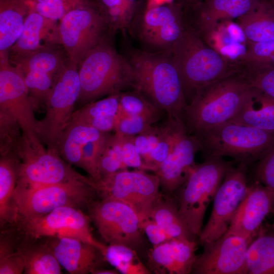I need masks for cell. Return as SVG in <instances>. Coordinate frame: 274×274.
I'll list each match as a JSON object with an SVG mask.
<instances>
[{
  "instance_id": "484cf974",
  "label": "cell",
  "mask_w": 274,
  "mask_h": 274,
  "mask_svg": "<svg viewBox=\"0 0 274 274\" xmlns=\"http://www.w3.org/2000/svg\"><path fill=\"white\" fill-rule=\"evenodd\" d=\"M18 166V160L14 154L1 155L0 220L2 225L16 221L18 217L14 201Z\"/></svg>"
},
{
  "instance_id": "b9f144b4",
  "label": "cell",
  "mask_w": 274,
  "mask_h": 274,
  "mask_svg": "<svg viewBox=\"0 0 274 274\" xmlns=\"http://www.w3.org/2000/svg\"><path fill=\"white\" fill-rule=\"evenodd\" d=\"M111 134L107 132L100 139L88 143L82 150L79 167L87 172L94 181L99 179L98 161Z\"/></svg>"
},
{
  "instance_id": "ffe728a7",
  "label": "cell",
  "mask_w": 274,
  "mask_h": 274,
  "mask_svg": "<svg viewBox=\"0 0 274 274\" xmlns=\"http://www.w3.org/2000/svg\"><path fill=\"white\" fill-rule=\"evenodd\" d=\"M261 1L204 0L194 5V26L191 27L205 41L219 22L238 19L256 8Z\"/></svg>"
},
{
  "instance_id": "d6986e66",
  "label": "cell",
  "mask_w": 274,
  "mask_h": 274,
  "mask_svg": "<svg viewBox=\"0 0 274 274\" xmlns=\"http://www.w3.org/2000/svg\"><path fill=\"white\" fill-rule=\"evenodd\" d=\"M200 150L195 135L185 130L179 136L167 157L154 172L165 191L172 193L185 183L196 164L195 154Z\"/></svg>"
},
{
  "instance_id": "ee69618b",
  "label": "cell",
  "mask_w": 274,
  "mask_h": 274,
  "mask_svg": "<svg viewBox=\"0 0 274 274\" xmlns=\"http://www.w3.org/2000/svg\"><path fill=\"white\" fill-rule=\"evenodd\" d=\"M151 125L145 119L130 115L119 107L115 117L114 131L123 135L135 136Z\"/></svg>"
},
{
  "instance_id": "f6af8a7d",
  "label": "cell",
  "mask_w": 274,
  "mask_h": 274,
  "mask_svg": "<svg viewBox=\"0 0 274 274\" xmlns=\"http://www.w3.org/2000/svg\"><path fill=\"white\" fill-rule=\"evenodd\" d=\"M256 178L274 195V148L258 161Z\"/></svg>"
},
{
  "instance_id": "ba28073f",
  "label": "cell",
  "mask_w": 274,
  "mask_h": 274,
  "mask_svg": "<svg viewBox=\"0 0 274 274\" xmlns=\"http://www.w3.org/2000/svg\"><path fill=\"white\" fill-rule=\"evenodd\" d=\"M58 29L68 63L77 67L91 50L111 40L114 31L94 1L67 13Z\"/></svg>"
},
{
  "instance_id": "9a60e30c",
  "label": "cell",
  "mask_w": 274,
  "mask_h": 274,
  "mask_svg": "<svg viewBox=\"0 0 274 274\" xmlns=\"http://www.w3.org/2000/svg\"><path fill=\"white\" fill-rule=\"evenodd\" d=\"M0 114L16 121L22 135L38 141L35 109L23 77L10 63L9 53L0 54Z\"/></svg>"
},
{
  "instance_id": "603a6c76",
  "label": "cell",
  "mask_w": 274,
  "mask_h": 274,
  "mask_svg": "<svg viewBox=\"0 0 274 274\" xmlns=\"http://www.w3.org/2000/svg\"><path fill=\"white\" fill-rule=\"evenodd\" d=\"M274 133V98L253 87L229 121Z\"/></svg>"
},
{
  "instance_id": "836d02e7",
  "label": "cell",
  "mask_w": 274,
  "mask_h": 274,
  "mask_svg": "<svg viewBox=\"0 0 274 274\" xmlns=\"http://www.w3.org/2000/svg\"><path fill=\"white\" fill-rule=\"evenodd\" d=\"M105 260L123 274H149L133 248L123 245H108L102 253Z\"/></svg>"
},
{
  "instance_id": "4dcf8cb0",
  "label": "cell",
  "mask_w": 274,
  "mask_h": 274,
  "mask_svg": "<svg viewBox=\"0 0 274 274\" xmlns=\"http://www.w3.org/2000/svg\"><path fill=\"white\" fill-rule=\"evenodd\" d=\"M119 98L120 93L91 101L75 111L73 116L98 129L108 118L115 117L119 107Z\"/></svg>"
},
{
  "instance_id": "5b68a950",
  "label": "cell",
  "mask_w": 274,
  "mask_h": 274,
  "mask_svg": "<svg viewBox=\"0 0 274 274\" xmlns=\"http://www.w3.org/2000/svg\"><path fill=\"white\" fill-rule=\"evenodd\" d=\"M195 136L204 158L229 156L247 166L274 148V133L230 121Z\"/></svg>"
},
{
  "instance_id": "7dc6e473",
  "label": "cell",
  "mask_w": 274,
  "mask_h": 274,
  "mask_svg": "<svg viewBox=\"0 0 274 274\" xmlns=\"http://www.w3.org/2000/svg\"><path fill=\"white\" fill-rule=\"evenodd\" d=\"M141 227L153 246H156L172 239L165 230L150 218L141 222Z\"/></svg>"
},
{
  "instance_id": "1f68e13d",
  "label": "cell",
  "mask_w": 274,
  "mask_h": 274,
  "mask_svg": "<svg viewBox=\"0 0 274 274\" xmlns=\"http://www.w3.org/2000/svg\"><path fill=\"white\" fill-rule=\"evenodd\" d=\"M19 249L25 262L24 273H61V266L46 244L29 246Z\"/></svg>"
},
{
  "instance_id": "44dd1931",
  "label": "cell",
  "mask_w": 274,
  "mask_h": 274,
  "mask_svg": "<svg viewBox=\"0 0 274 274\" xmlns=\"http://www.w3.org/2000/svg\"><path fill=\"white\" fill-rule=\"evenodd\" d=\"M46 244L60 265L71 274H87L99 268L101 252L94 246L68 237H50Z\"/></svg>"
},
{
  "instance_id": "f1b7e54d",
  "label": "cell",
  "mask_w": 274,
  "mask_h": 274,
  "mask_svg": "<svg viewBox=\"0 0 274 274\" xmlns=\"http://www.w3.org/2000/svg\"><path fill=\"white\" fill-rule=\"evenodd\" d=\"M149 218L161 226L171 238L193 239V236L184 222L178 204L161 195L153 207Z\"/></svg>"
},
{
  "instance_id": "74e56055",
  "label": "cell",
  "mask_w": 274,
  "mask_h": 274,
  "mask_svg": "<svg viewBox=\"0 0 274 274\" xmlns=\"http://www.w3.org/2000/svg\"><path fill=\"white\" fill-rule=\"evenodd\" d=\"M148 265L150 271L157 274H175L176 254L171 239L153 246L148 252Z\"/></svg>"
},
{
  "instance_id": "f5cc1de1",
  "label": "cell",
  "mask_w": 274,
  "mask_h": 274,
  "mask_svg": "<svg viewBox=\"0 0 274 274\" xmlns=\"http://www.w3.org/2000/svg\"><path fill=\"white\" fill-rule=\"evenodd\" d=\"M92 1H94V0H92Z\"/></svg>"
},
{
  "instance_id": "e0dca14e",
  "label": "cell",
  "mask_w": 274,
  "mask_h": 274,
  "mask_svg": "<svg viewBox=\"0 0 274 274\" xmlns=\"http://www.w3.org/2000/svg\"><path fill=\"white\" fill-rule=\"evenodd\" d=\"M254 238L225 233L211 244L204 246L191 273L195 274H246V255Z\"/></svg>"
},
{
  "instance_id": "d590c367",
  "label": "cell",
  "mask_w": 274,
  "mask_h": 274,
  "mask_svg": "<svg viewBox=\"0 0 274 274\" xmlns=\"http://www.w3.org/2000/svg\"><path fill=\"white\" fill-rule=\"evenodd\" d=\"M20 73L35 110H39L42 108L45 109L56 77L46 72L33 70Z\"/></svg>"
},
{
  "instance_id": "c3c4849f",
  "label": "cell",
  "mask_w": 274,
  "mask_h": 274,
  "mask_svg": "<svg viewBox=\"0 0 274 274\" xmlns=\"http://www.w3.org/2000/svg\"><path fill=\"white\" fill-rule=\"evenodd\" d=\"M117 269H105L97 268L94 270L91 273L92 274H118L119 272Z\"/></svg>"
},
{
  "instance_id": "4fadbf2b",
  "label": "cell",
  "mask_w": 274,
  "mask_h": 274,
  "mask_svg": "<svg viewBox=\"0 0 274 274\" xmlns=\"http://www.w3.org/2000/svg\"><path fill=\"white\" fill-rule=\"evenodd\" d=\"M89 217L108 245L135 248L142 242V221L128 204L120 200L101 199L88 206Z\"/></svg>"
},
{
  "instance_id": "ab89813d",
  "label": "cell",
  "mask_w": 274,
  "mask_h": 274,
  "mask_svg": "<svg viewBox=\"0 0 274 274\" xmlns=\"http://www.w3.org/2000/svg\"><path fill=\"white\" fill-rule=\"evenodd\" d=\"M239 74L251 87L274 98V66L241 64Z\"/></svg>"
},
{
  "instance_id": "6da1fadb",
  "label": "cell",
  "mask_w": 274,
  "mask_h": 274,
  "mask_svg": "<svg viewBox=\"0 0 274 274\" xmlns=\"http://www.w3.org/2000/svg\"><path fill=\"white\" fill-rule=\"evenodd\" d=\"M127 59L132 71L131 88L164 111L167 116L183 123L187 102L170 54L135 51Z\"/></svg>"
},
{
  "instance_id": "f907efd6",
  "label": "cell",
  "mask_w": 274,
  "mask_h": 274,
  "mask_svg": "<svg viewBox=\"0 0 274 274\" xmlns=\"http://www.w3.org/2000/svg\"><path fill=\"white\" fill-rule=\"evenodd\" d=\"M270 3L274 9V0H270Z\"/></svg>"
},
{
  "instance_id": "8fae6325",
  "label": "cell",
  "mask_w": 274,
  "mask_h": 274,
  "mask_svg": "<svg viewBox=\"0 0 274 274\" xmlns=\"http://www.w3.org/2000/svg\"><path fill=\"white\" fill-rule=\"evenodd\" d=\"M160 182L154 174L143 170L120 169L94 180V187L101 199L121 201L130 206L141 221L148 219L161 196Z\"/></svg>"
},
{
  "instance_id": "5bb4252c",
  "label": "cell",
  "mask_w": 274,
  "mask_h": 274,
  "mask_svg": "<svg viewBox=\"0 0 274 274\" xmlns=\"http://www.w3.org/2000/svg\"><path fill=\"white\" fill-rule=\"evenodd\" d=\"M247 167L238 164L227 171L213 199L209 220L198 235L203 246L214 242L228 229L249 185Z\"/></svg>"
},
{
  "instance_id": "f35d334b",
  "label": "cell",
  "mask_w": 274,
  "mask_h": 274,
  "mask_svg": "<svg viewBox=\"0 0 274 274\" xmlns=\"http://www.w3.org/2000/svg\"><path fill=\"white\" fill-rule=\"evenodd\" d=\"M31 10L44 17L59 21L71 10L85 5L92 0H28Z\"/></svg>"
},
{
  "instance_id": "9c48e42d",
  "label": "cell",
  "mask_w": 274,
  "mask_h": 274,
  "mask_svg": "<svg viewBox=\"0 0 274 274\" xmlns=\"http://www.w3.org/2000/svg\"><path fill=\"white\" fill-rule=\"evenodd\" d=\"M187 26L181 5L169 2L140 7L128 28L144 51L170 54Z\"/></svg>"
},
{
  "instance_id": "52a82bcc",
  "label": "cell",
  "mask_w": 274,
  "mask_h": 274,
  "mask_svg": "<svg viewBox=\"0 0 274 274\" xmlns=\"http://www.w3.org/2000/svg\"><path fill=\"white\" fill-rule=\"evenodd\" d=\"M19 161L16 187L85 182L94 185L93 180L76 171L55 151L46 149L41 141L32 142L22 135L14 149Z\"/></svg>"
},
{
  "instance_id": "277c9868",
  "label": "cell",
  "mask_w": 274,
  "mask_h": 274,
  "mask_svg": "<svg viewBox=\"0 0 274 274\" xmlns=\"http://www.w3.org/2000/svg\"><path fill=\"white\" fill-rule=\"evenodd\" d=\"M78 72L81 92L77 102L83 106L131 88V65L111 40L91 50L80 63Z\"/></svg>"
},
{
  "instance_id": "7c38bea8",
  "label": "cell",
  "mask_w": 274,
  "mask_h": 274,
  "mask_svg": "<svg viewBox=\"0 0 274 274\" xmlns=\"http://www.w3.org/2000/svg\"><path fill=\"white\" fill-rule=\"evenodd\" d=\"M97 195L93 184L85 182L16 187L14 201L18 216L28 219L46 215L64 206L88 207Z\"/></svg>"
},
{
  "instance_id": "4316f807",
  "label": "cell",
  "mask_w": 274,
  "mask_h": 274,
  "mask_svg": "<svg viewBox=\"0 0 274 274\" xmlns=\"http://www.w3.org/2000/svg\"><path fill=\"white\" fill-rule=\"evenodd\" d=\"M248 274H274V228L263 226L249 246Z\"/></svg>"
},
{
  "instance_id": "d6a6232c",
  "label": "cell",
  "mask_w": 274,
  "mask_h": 274,
  "mask_svg": "<svg viewBox=\"0 0 274 274\" xmlns=\"http://www.w3.org/2000/svg\"><path fill=\"white\" fill-rule=\"evenodd\" d=\"M114 31L128 29L141 7L138 0H94Z\"/></svg>"
},
{
  "instance_id": "7402d4cb",
  "label": "cell",
  "mask_w": 274,
  "mask_h": 274,
  "mask_svg": "<svg viewBox=\"0 0 274 274\" xmlns=\"http://www.w3.org/2000/svg\"><path fill=\"white\" fill-rule=\"evenodd\" d=\"M59 21L47 18L30 10L19 38L9 50L11 56L23 55L39 50L56 48L61 45Z\"/></svg>"
},
{
  "instance_id": "2e32d148",
  "label": "cell",
  "mask_w": 274,
  "mask_h": 274,
  "mask_svg": "<svg viewBox=\"0 0 274 274\" xmlns=\"http://www.w3.org/2000/svg\"><path fill=\"white\" fill-rule=\"evenodd\" d=\"M90 221L78 208L64 206L40 217L22 219V224L26 233L33 238H75L94 246L102 254L107 246L93 237Z\"/></svg>"
},
{
  "instance_id": "60d3db41",
  "label": "cell",
  "mask_w": 274,
  "mask_h": 274,
  "mask_svg": "<svg viewBox=\"0 0 274 274\" xmlns=\"http://www.w3.org/2000/svg\"><path fill=\"white\" fill-rule=\"evenodd\" d=\"M237 60L243 65L274 66V40L250 42L245 53Z\"/></svg>"
},
{
  "instance_id": "e575fe53",
  "label": "cell",
  "mask_w": 274,
  "mask_h": 274,
  "mask_svg": "<svg viewBox=\"0 0 274 274\" xmlns=\"http://www.w3.org/2000/svg\"><path fill=\"white\" fill-rule=\"evenodd\" d=\"M119 107L130 115L145 119L151 124L162 121L165 115L167 116L164 111L133 89L120 93Z\"/></svg>"
},
{
  "instance_id": "83f0119b",
  "label": "cell",
  "mask_w": 274,
  "mask_h": 274,
  "mask_svg": "<svg viewBox=\"0 0 274 274\" xmlns=\"http://www.w3.org/2000/svg\"><path fill=\"white\" fill-rule=\"evenodd\" d=\"M238 25L250 42L274 40V9L262 0L258 6L238 19Z\"/></svg>"
},
{
  "instance_id": "bcb514c9",
  "label": "cell",
  "mask_w": 274,
  "mask_h": 274,
  "mask_svg": "<svg viewBox=\"0 0 274 274\" xmlns=\"http://www.w3.org/2000/svg\"><path fill=\"white\" fill-rule=\"evenodd\" d=\"M134 136L122 135V162L126 168L130 167L144 170L142 159L135 144Z\"/></svg>"
},
{
  "instance_id": "816d5d0a",
  "label": "cell",
  "mask_w": 274,
  "mask_h": 274,
  "mask_svg": "<svg viewBox=\"0 0 274 274\" xmlns=\"http://www.w3.org/2000/svg\"><path fill=\"white\" fill-rule=\"evenodd\" d=\"M272 213H273V214H274V210L272 211ZM272 226L274 228V222H273V223Z\"/></svg>"
},
{
  "instance_id": "7bdbcfd3",
  "label": "cell",
  "mask_w": 274,
  "mask_h": 274,
  "mask_svg": "<svg viewBox=\"0 0 274 274\" xmlns=\"http://www.w3.org/2000/svg\"><path fill=\"white\" fill-rule=\"evenodd\" d=\"M24 268V259L20 249L15 251L10 242L1 240L0 274H21Z\"/></svg>"
},
{
  "instance_id": "8992f818",
  "label": "cell",
  "mask_w": 274,
  "mask_h": 274,
  "mask_svg": "<svg viewBox=\"0 0 274 274\" xmlns=\"http://www.w3.org/2000/svg\"><path fill=\"white\" fill-rule=\"evenodd\" d=\"M231 162L221 157L204 158L196 164L185 183L178 189V206L184 222L193 236L202 230L205 212L222 183Z\"/></svg>"
},
{
  "instance_id": "f546056e",
  "label": "cell",
  "mask_w": 274,
  "mask_h": 274,
  "mask_svg": "<svg viewBox=\"0 0 274 274\" xmlns=\"http://www.w3.org/2000/svg\"><path fill=\"white\" fill-rule=\"evenodd\" d=\"M9 60L20 72L37 71L55 77L66 64L61 53L56 48L39 50L23 55L9 56Z\"/></svg>"
},
{
  "instance_id": "8d00e7d4",
  "label": "cell",
  "mask_w": 274,
  "mask_h": 274,
  "mask_svg": "<svg viewBox=\"0 0 274 274\" xmlns=\"http://www.w3.org/2000/svg\"><path fill=\"white\" fill-rule=\"evenodd\" d=\"M122 135L115 132L114 134H110L98 161L99 179L126 168L122 160Z\"/></svg>"
},
{
  "instance_id": "681fc988",
  "label": "cell",
  "mask_w": 274,
  "mask_h": 274,
  "mask_svg": "<svg viewBox=\"0 0 274 274\" xmlns=\"http://www.w3.org/2000/svg\"><path fill=\"white\" fill-rule=\"evenodd\" d=\"M187 2H188L189 3H191L192 4H196L197 3H198V1L199 0H185Z\"/></svg>"
},
{
  "instance_id": "ac0fdd59",
  "label": "cell",
  "mask_w": 274,
  "mask_h": 274,
  "mask_svg": "<svg viewBox=\"0 0 274 274\" xmlns=\"http://www.w3.org/2000/svg\"><path fill=\"white\" fill-rule=\"evenodd\" d=\"M274 210V195L256 180L246 194L226 233L254 238L266 217Z\"/></svg>"
},
{
  "instance_id": "3957f363",
  "label": "cell",
  "mask_w": 274,
  "mask_h": 274,
  "mask_svg": "<svg viewBox=\"0 0 274 274\" xmlns=\"http://www.w3.org/2000/svg\"><path fill=\"white\" fill-rule=\"evenodd\" d=\"M251 88L238 73L200 90L185 110L183 123L187 133L196 135L229 121Z\"/></svg>"
},
{
  "instance_id": "d4e9b609",
  "label": "cell",
  "mask_w": 274,
  "mask_h": 274,
  "mask_svg": "<svg viewBox=\"0 0 274 274\" xmlns=\"http://www.w3.org/2000/svg\"><path fill=\"white\" fill-rule=\"evenodd\" d=\"M28 0H0V53L9 52L30 11Z\"/></svg>"
},
{
  "instance_id": "30bf717a",
  "label": "cell",
  "mask_w": 274,
  "mask_h": 274,
  "mask_svg": "<svg viewBox=\"0 0 274 274\" xmlns=\"http://www.w3.org/2000/svg\"><path fill=\"white\" fill-rule=\"evenodd\" d=\"M80 92L78 67L67 62L56 77L44 117L37 122L38 136L48 149L57 152L59 141L72 118Z\"/></svg>"
},
{
  "instance_id": "cb8c5ba5",
  "label": "cell",
  "mask_w": 274,
  "mask_h": 274,
  "mask_svg": "<svg viewBox=\"0 0 274 274\" xmlns=\"http://www.w3.org/2000/svg\"><path fill=\"white\" fill-rule=\"evenodd\" d=\"M107 133L100 131L73 116L61 134L57 151L70 164L79 167L83 147L90 142L100 139Z\"/></svg>"
},
{
  "instance_id": "7a4b0ae2",
  "label": "cell",
  "mask_w": 274,
  "mask_h": 274,
  "mask_svg": "<svg viewBox=\"0 0 274 274\" xmlns=\"http://www.w3.org/2000/svg\"><path fill=\"white\" fill-rule=\"evenodd\" d=\"M170 54L179 73L187 104L203 88L241 70L239 64L233 63L209 45L188 24Z\"/></svg>"
}]
</instances>
